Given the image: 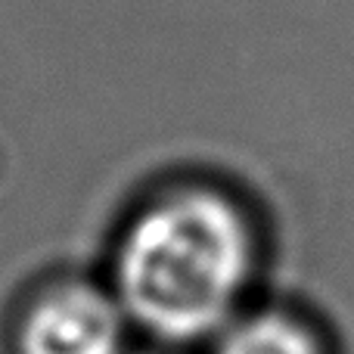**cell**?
<instances>
[{
  "label": "cell",
  "mask_w": 354,
  "mask_h": 354,
  "mask_svg": "<svg viewBox=\"0 0 354 354\" xmlns=\"http://www.w3.org/2000/svg\"><path fill=\"white\" fill-rule=\"evenodd\" d=\"M122 314L84 283L50 289L19 326V354H118Z\"/></svg>",
  "instance_id": "7a4b0ae2"
},
{
  "label": "cell",
  "mask_w": 354,
  "mask_h": 354,
  "mask_svg": "<svg viewBox=\"0 0 354 354\" xmlns=\"http://www.w3.org/2000/svg\"><path fill=\"white\" fill-rule=\"evenodd\" d=\"M255 261L243 212L212 189H180L128 227L115 280L128 314L149 333L187 342L227 320Z\"/></svg>",
  "instance_id": "6da1fadb"
},
{
  "label": "cell",
  "mask_w": 354,
  "mask_h": 354,
  "mask_svg": "<svg viewBox=\"0 0 354 354\" xmlns=\"http://www.w3.org/2000/svg\"><path fill=\"white\" fill-rule=\"evenodd\" d=\"M218 354H320V345L299 320L261 314L239 324L221 342Z\"/></svg>",
  "instance_id": "3957f363"
}]
</instances>
